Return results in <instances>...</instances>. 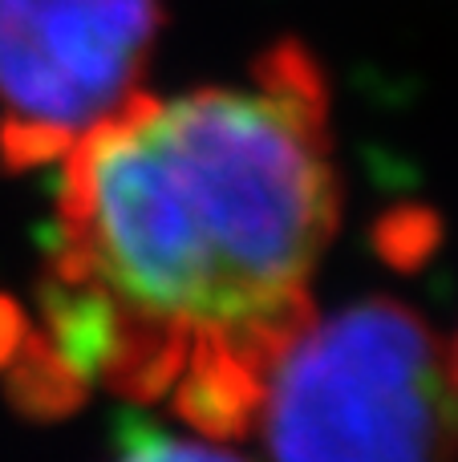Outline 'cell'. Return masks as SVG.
<instances>
[{"label":"cell","instance_id":"cell-5","mask_svg":"<svg viewBox=\"0 0 458 462\" xmlns=\"http://www.w3.org/2000/svg\"><path fill=\"white\" fill-rule=\"evenodd\" d=\"M24 341V325L8 300H0V361H8Z\"/></svg>","mask_w":458,"mask_h":462},{"label":"cell","instance_id":"cell-4","mask_svg":"<svg viewBox=\"0 0 458 462\" xmlns=\"http://www.w3.org/2000/svg\"><path fill=\"white\" fill-rule=\"evenodd\" d=\"M114 462H248L207 434H175L151 422H130L122 430Z\"/></svg>","mask_w":458,"mask_h":462},{"label":"cell","instance_id":"cell-1","mask_svg":"<svg viewBox=\"0 0 458 462\" xmlns=\"http://www.w3.org/2000/svg\"><path fill=\"white\" fill-rule=\"evenodd\" d=\"M37 345L78 390L170 402L207 439L252 430L313 317L341 191L329 97L292 41L248 86L134 94L61 154Z\"/></svg>","mask_w":458,"mask_h":462},{"label":"cell","instance_id":"cell-6","mask_svg":"<svg viewBox=\"0 0 458 462\" xmlns=\"http://www.w3.org/2000/svg\"><path fill=\"white\" fill-rule=\"evenodd\" d=\"M446 361H451V382H454V393H458V337H454V345H446Z\"/></svg>","mask_w":458,"mask_h":462},{"label":"cell","instance_id":"cell-3","mask_svg":"<svg viewBox=\"0 0 458 462\" xmlns=\"http://www.w3.org/2000/svg\"><path fill=\"white\" fill-rule=\"evenodd\" d=\"M159 24V0H0V159H61L142 94Z\"/></svg>","mask_w":458,"mask_h":462},{"label":"cell","instance_id":"cell-2","mask_svg":"<svg viewBox=\"0 0 458 462\" xmlns=\"http://www.w3.org/2000/svg\"><path fill=\"white\" fill-rule=\"evenodd\" d=\"M252 430L272 462H458L446 345L389 296L313 312L268 369Z\"/></svg>","mask_w":458,"mask_h":462}]
</instances>
